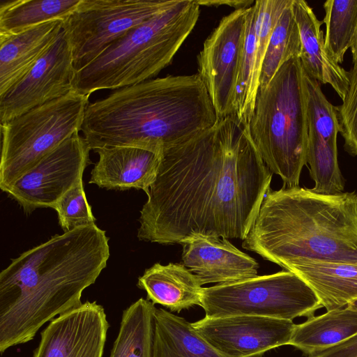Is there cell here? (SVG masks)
<instances>
[{
	"label": "cell",
	"mask_w": 357,
	"mask_h": 357,
	"mask_svg": "<svg viewBox=\"0 0 357 357\" xmlns=\"http://www.w3.org/2000/svg\"><path fill=\"white\" fill-rule=\"evenodd\" d=\"M137 287L147 300L177 312L201 305L203 287L198 278L183 264L156 263L139 277Z\"/></svg>",
	"instance_id": "cell-19"
},
{
	"label": "cell",
	"mask_w": 357,
	"mask_h": 357,
	"mask_svg": "<svg viewBox=\"0 0 357 357\" xmlns=\"http://www.w3.org/2000/svg\"><path fill=\"white\" fill-rule=\"evenodd\" d=\"M90 148L79 132L53 149L6 192L23 211L53 208L59 199L82 180Z\"/></svg>",
	"instance_id": "cell-11"
},
{
	"label": "cell",
	"mask_w": 357,
	"mask_h": 357,
	"mask_svg": "<svg viewBox=\"0 0 357 357\" xmlns=\"http://www.w3.org/2000/svg\"><path fill=\"white\" fill-rule=\"evenodd\" d=\"M205 316L251 315L293 321L314 316L321 305L314 290L289 271L203 287Z\"/></svg>",
	"instance_id": "cell-8"
},
{
	"label": "cell",
	"mask_w": 357,
	"mask_h": 357,
	"mask_svg": "<svg viewBox=\"0 0 357 357\" xmlns=\"http://www.w3.org/2000/svg\"><path fill=\"white\" fill-rule=\"evenodd\" d=\"M248 129L262 160L284 186H299L307 164L308 127L303 70L298 57L283 63L258 90Z\"/></svg>",
	"instance_id": "cell-6"
},
{
	"label": "cell",
	"mask_w": 357,
	"mask_h": 357,
	"mask_svg": "<svg viewBox=\"0 0 357 357\" xmlns=\"http://www.w3.org/2000/svg\"><path fill=\"white\" fill-rule=\"evenodd\" d=\"M89 96L73 90L1 124L3 192L53 149L82 130Z\"/></svg>",
	"instance_id": "cell-7"
},
{
	"label": "cell",
	"mask_w": 357,
	"mask_h": 357,
	"mask_svg": "<svg viewBox=\"0 0 357 357\" xmlns=\"http://www.w3.org/2000/svg\"><path fill=\"white\" fill-rule=\"evenodd\" d=\"M357 335V310L347 306L296 324L289 345L307 355L332 347Z\"/></svg>",
	"instance_id": "cell-22"
},
{
	"label": "cell",
	"mask_w": 357,
	"mask_h": 357,
	"mask_svg": "<svg viewBox=\"0 0 357 357\" xmlns=\"http://www.w3.org/2000/svg\"><path fill=\"white\" fill-rule=\"evenodd\" d=\"M292 10L300 33L299 59L303 70L319 82L329 84L342 100L349 86L348 71L327 52L322 22L305 1L293 0Z\"/></svg>",
	"instance_id": "cell-17"
},
{
	"label": "cell",
	"mask_w": 357,
	"mask_h": 357,
	"mask_svg": "<svg viewBox=\"0 0 357 357\" xmlns=\"http://www.w3.org/2000/svg\"><path fill=\"white\" fill-rule=\"evenodd\" d=\"M349 86L341 105L335 107L344 149L357 156V63L348 71Z\"/></svg>",
	"instance_id": "cell-29"
},
{
	"label": "cell",
	"mask_w": 357,
	"mask_h": 357,
	"mask_svg": "<svg viewBox=\"0 0 357 357\" xmlns=\"http://www.w3.org/2000/svg\"><path fill=\"white\" fill-rule=\"evenodd\" d=\"M179 244L183 245V264L206 284H228L257 275L259 264L227 238L192 235Z\"/></svg>",
	"instance_id": "cell-15"
},
{
	"label": "cell",
	"mask_w": 357,
	"mask_h": 357,
	"mask_svg": "<svg viewBox=\"0 0 357 357\" xmlns=\"http://www.w3.org/2000/svg\"><path fill=\"white\" fill-rule=\"evenodd\" d=\"M307 356L356 357L357 356V335L335 346L308 354Z\"/></svg>",
	"instance_id": "cell-30"
},
{
	"label": "cell",
	"mask_w": 357,
	"mask_h": 357,
	"mask_svg": "<svg viewBox=\"0 0 357 357\" xmlns=\"http://www.w3.org/2000/svg\"><path fill=\"white\" fill-rule=\"evenodd\" d=\"M199 10L196 0H177L76 72L73 90L90 96L98 90L119 89L153 79L172 63L196 25Z\"/></svg>",
	"instance_id": "cell-5"
},
{
	"label": "cell",
	"mask_w": 357,
	"mask_h": 357,
	"mask_svg": "<svg viewBox=\"0 0 357 357\" xmlns=\"http://www.w3.org/2000/svg\"><path fill=\"white\" fill-rule=\"evenodd\" d=\"M292 2L284 9L271 34L261 65L259 89L269 83L283 63L300 57L301 43Z\"/></svg>",
	"instance_id": "cell-25"
},
{
	"label": "cell",
	"mask_w": 357,
	"mask_h": 357,
	"mask_svg": "<svg viewBox=\"0 0 357 357\" xmlns=\"http://www.w3.org/2000/svg\"><path fill=\"white\" fill-rule=\"evenodd\" d=\"M108 328L102 306L86 301L50 322L33 357H102Z\"/></svg>",
	"instance_id": "cell-14"
},
{
	"label": "cell",
	"mask_w": 357,
	"mask_h": 357,
	"mask_svg": "<svg viewBox=\"0 0 357 357\" xmlns=\"http://www.w3.org/2000/svg\"><path fill=\"white\" fill-rule=\"evenodd\" d=\"M351 52L352 54V63H357V24L355 29V31L352 38L351 45Z\"/></svg>",
	"instance_id": "cell-32"
},
{
	"label": "cell",
	"mask_w": 357,
	"mask_h": 357,
	"mask_svg": "<svg viewBox=\"0 0 357 357\" xmlns=\"http://www.w3.org/2000/svg\"><path fill=\"white\" fill-rule=\"evenodd\" d=\"M273 173L248 126L231 115L165 149L140 211L137 237L172 245L195 234L244 240Z\"/></svg>",
	"instance_id": "cell-1"
},
{
	"label": "cell",
	"mask_w": 357,
	"mask_h": 357,
	"mask_svg": "<svg viewBox=\"0 0 357 357\" xmlns=\"http://www.w3.org/2000/svg\"><path fill=\"white\" fill-rule=\"evenodd\" d=\"M64 232L77 227L96 224L91 207L87 202L83 179L66 192L53 207Z\"/></svg>",
	"instance_id": "cell-28"
},
{
	"label": "cell",
	"mask_w": 357,
	"mask_h": 357,
	"mask_svg": "<svg viewBox=\"0 0 357 357\" xmlns=\"http://www.w3.org/2000/svg\"><path fill=\"white\" fill-rule=\"evenodd\" d=\"M153 319L152 357H222L184 318L155 307Z\"/></svg>",
	"instance_id": "cell-21"
},
{
	"label": "cell",
	"mask_w": 357,
	"mask_h": 357,
	"mask_svg": "<svg viewBox=\"0 0 357 357\" xmlns=\"http://www.w3.org/2000/svg\"><path fill=\"white\" fill-rule=\"evenodd\" d=\"M81 0H14L0 6V37L15 35L42 23L63 20Z\"/></svg>",
	"instance_id": "cell-24"
},
{
	"label": "cell",
	"mask_w": 357,
	"mask_h": 357,
	"mask_svg": "<svg viewBox=\"0 0 357 357\" xmlns=\"http://www.w3.org/2000/svg\"><path fill=\"white\" fill-rule=\"evenodd\" d=\"M218 121L197 73L167 75L89 104L81 131L91 150L122 146L162 153Z\"/></svg>",
	"instance_id": "cell-3"
},
{
	"label": "cell",
	"mask_w": 357,
	"mask_h": 357,
	"mask_svg": "<svg viewBox=\"0 0 357 357\" xmlns=\"http://www.w3.org/2000/svg\"><path fill=\"white\" fill-rule=\"evenodd\" d=\"M242 247L287 271L307 261L357 264V194L270 188Z\"/></svg>",
	"instance_id": "cell-4"
},
{
	"label": "cell",
	"mask_w": 357,
	"mask_h": 357,
	"mask_svg": "<svg viewBox=\"0 0 357 357\" xmlns=\"http://www.w3.org/2000/svg\"><path fill=\"white\" fill-rule=\"evenodd\" d=\"M248 11V8L234 10L223 17L197 56V74L218 120L235 114Z\"/></svg>",
	"instance_id": "cell-10"
},
{
	"label": "cell",
	"mask_w": 357,
	"mask_h": 357,
	"mask_svg": "<svg viewBox=\"0 0 357 357\" xmlns=\"http://www.w3.org/2000/svg\"><path fill=\"white\" fill-rule=\"evenodd\" d=\"M155 309L141 298L123 311L109 357H152Z\"/></svg>",
	"instance_id": "cell-23"
},
{
	"label": "cell",
	"mask_w": 357,
	"mask_h": 357,
	"mask_svg": "<svg viewBox=\"0 0 357 357\" xmlns=\"http://www.w3.org/2000/svg\"><path fill=\"white\" fill-rule=\"evenodd\" d=\"M306 160L315 183L313 192L324 195L343 193L344 181L337 162V141H328L308 132Z\"/></svg>",
	"instance_id": "cell-26"
},
{
	"label": "cell",
	"mask_w": 357,
	"mask_h": 357,
	"mask_svg": "<svg viewBox=\"0 0 357 357\" xmlns=\"http://www.w3.org/2000/svg\"><path fill=\"white\" fill-rule=\"evenodd\" d=\"M287 271L310 286L327 311L344 307L357 299V264L307 261Z\"/></svg>",
	"instance_id": "cell-20"
},
{
	"label": "cell",
	"mask_w": 357,
	"mask_h": 357,
	"mask_svg": "<svg viewBox=\"0 0 357 357\" xmlns=\"http://www.w3.org/2000/svg\"><path fill=\"white\" fill-rule=\"evenodd\" d=\"M110 255L96 224L56 234L0 273V352L31 340L43 325L79 306Z\"/></svg>",
	"instance_id": "cell-2"
},
{
	"label": "cell",
	"mask_w": 357,
	"mask_h": 357,
	"mask_svg": "<svg viewBox=\"0 0 357 357\" xmlns=\"http://www.w3.org/2000/svg\"><path fill=\"white\" fill-rule=\"evenodd\" d=\"M326 24L325 47L340 64L350 48L357 24V0H328L324 3Z\"/></svg>",
	"instance_id": "cell-27"
},
{
	"label": "cell",
	"mask_w": 357,
	"mask_h": 357,
	"mask_svg": "<svg viewBox=\"0 0 357 357\" xmlns=\"http://www.w3.org/2000/svg\"><path fill=\"white\" fill-rule=\"evenodd\" d=\"M94 151L99 158L89 183L107 190L140 189L146 193L156 178L162 153L122 146Z\"/></svg>",
	"instance_id": "cell-16"
},
{
	"label": "cell",
	"mask_w": 357,
	"mask_h": 357,
	"mask_svg": "<svg viewBox=\"0 0 357 357\" xmlns=\"http://www.w3.org/2000/svg\"><path fill=\"white\" fill-rule=\"evenodd\" d=\"M62 30V20H52L15 35L0 37V96L36 64Z\"/></svg>",
	"instance_id": "cell-18"
},
{
	"label": "cell",
	"mask_w": 357,
	"mask_h": 357,
	"mask_svg": "<svg viewBox=\"0 0 357 357\" xmlns=\"http://www.w3.org/2000/svg\"><path fill=\"white\" fill-rule=\"evenodd\" d=\"M192 324L222 357H261L289 345L296 326L291 320L251 315L205 316Z\"/></svg>",
	"instance_id": "cell-13"
},
{
	"label": "cell",
	"mask_w": 357,
	"mask_h": 357,
	"mask_svg": "<svg viewBox=\"0 0 357 357\" xmlns=\"http://www.w3.org/2000/svg\"><path fill=\"white\" fill-rule=\"evenodd\" d=\"M347 307L349 309L357 310V299H355L350 302L349 303H348L347 305Z\"/></svg>",
	"instance_id": "cell-33"
},
{
	"label": "cell",
	"mask_w": 357,
	"mask_h": 357,
	"mask_svg": "<svg viewBox=\"0 0 357 357\" xmlns=\"http://www.w3.org/2000/svg\"><path fill=\"white\" fill-rule=\"evenodd\" d=\"M356 357H357V356H356Z\"/></svg>",
	"instance_id": "cell-34"
},
{
	"label": "cell",
	"mask_w": 357,
	"mask_h": 357,
	"mask_svg": "<svg viewBox=\"0 0 357 357\" xmlns=\"http://www.w3.org/2000/svg\"><path fill=\"white\" fill-rule=\"evenodd\" d=\"M73 54L63 30L48 50L15 85L0 96V123L73 91Z\"/></svg>",
	"instance_id": "cell-12"
},
{
	"label": "cell",
	"mask_w": 357,
	"mask_h": 357,
	"mask_svg": "<svg viewBox=\"0 0 357 357\" xmlns=\"http://www.w3.org/2000/svg\"><path fill=\"white\" fill-rule=\"evenodd\" d=\"M177 0H81L62 20L77 72L128 31Z\"/></svg>",
	"instance_id": "cell-9"
},
{
	"label": "cell",
	"mask_w": 357,
	"mask_h": 357,
	"mask_svg": "<svg viewBox=\"0 0 357 357\" xmlns=\"http://www.w3.org/2000/svg\"><path fill=\"white\" fill-rule=\"evenodd\" d=\"M199 6L218 7L228 6L235 10L248 8L255 4L253 0H196Z\"/></svg>",
	"instance_id": "cell-31"
}]
</instances>
